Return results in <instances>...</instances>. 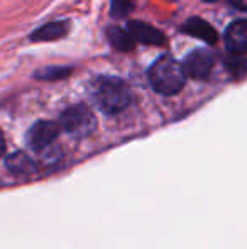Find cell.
I'll use <instances>...</instances> for the list:
<instances>
[{"label": "cell", "instance_id": "11", "mask_svg": "<svg viewBox=\"0 0 247 249\" xmlns=\"http://www.w3.org/2000/svg\"><path fill=\"white\" fill-rule=\"evenodd\" d=\"M5 164L12 173H31L34 168L31 158L26 153L19 151V153H14L10 156H7Z\"/></svg>", "mask_w": 247, "mask_h": 249}, {"label": "cell", "instance_id": "5", "mask_svg": "<svg viewBox=\"0 0 247 249\" xmlns=\"http://www.w3.org/2000/svg\"><path fill=\"white\" fill-rule=\"evenodd\" d=\"M181 65L186 76L195 80H205L210 76L215 66V54L208 50H197L188 54Z\"/></svg>", "mask_w": 247, "mask_h": 249}, {"label": "cell", "instance_id": "8", "mask_svg": "<svg viewBox=\"0 0 247 249\" xmlns=\"http://www.w3.org/2000/svg\"><path fill=\"white\" fill-rule=\"evenodd\" d=\"M181 29H183V33L198 37V39H203L205 43H208V44H215L218 39L217 31H215L214 27L207 22V20L198 19V17H191V19H188L186 22L183 24Z\"/></svg>", "mask_w": 247, "mask_h": 249}, {"label": "cell", "instance_id": "17", "mask_svg": "<svg viewBox=\"0 0 247 249\" xmlns=\"http://www.w3.org/2000/svg\"><path fill=\"white\" fill-rule=\"evenodd\" d=\"M205 2H215V0H205Z\"/></svg>", "mask_w": 247, "mask_h": 249}, {"label": "cell", "instance_id": "6", "mask_svg": "<svg viewBox=\"0 0 247 249\" xmlns=\"http://www.w3.org/2000/svg\"><path fill=\"white\" fill-rule=\"evenodd\" d=\"M225 46L234 54H246L247 53V20H237L231 24L225 31Z\"/></svg>", "mask_w": 247, "mask_h": 249}, {"label": "cell", "instance_id": "10", "mask_svg": "<svg viewBox=\"0 0 247 249\" xmlns=\"http://www.w3.org/2000/svg\"><path fill=\"white\" fill-rule=\"evenodd\" d=\"M107 36H109V41L115 50L119 51H131L134 50L135 41L132 39V36L127 33V31L120 29V27H110L107 31Z\"/></svg>", "mask_w": 247, "mask_h": 249}, {"label": "cell", "instance_id": "4", "mask_svg": "<svg viewBox=\"0 0 247 249\" xmlns=\"http://www.w3.org/2000/svg\"><path fill=\"white\" fill-rule=\"evenodd\" d=\"M60 134V124L53 121H39L27 131V146L33 151L48 149Z\"/></svg>", "mask_w": 247, "mask_h": 249}, {"label": "cell", "instance_id": "1", "mask_svg": "<svg viewBox=\"0 0 247 249\" xmlns=\"http://www.w3.org/2000/svg\"><path fill=\"white\" fill-rule=\"evenodd\" d=\"M90 97L93 104L105 114H119L132 102V93L122 80L114 76H100L90 83Z\"/></svg>", "mask_w": 247, "mask_h": 249}, {"label": "cell", "instance_id": "12", "mask_svg": "<svg viewBox=\"0 0 247 249\" xmlns=\"http://www.w3.org/2000/svg\"><path fill=\"white\" fill-rule=\"evenodd\" d=\"M69 73H71V70L65 68V66H51V68L37 71V76L41 80H61L66 75H69Z\"/></svg>", "mask_w": 247, "mask_h": 249}, {"label": "cell", "instance_id": "3", "mask_svg": "<svg viewBox=\"0 0 247 249\" xmlns=\"http://www.w3.org/2000/svg\"><path fill=\"white\" fill-rule=\"evenodd\" d=\"M60 127L75 138H86L97 129V117L86 105H73L61 114Z\"/></svg>", "mask_w": 247, "mask_h": 249}, {"label": "cell", "instance_id": "14", "mask_svg": "<svg viewBox=\"0 0 247 249\" xmlns=\"http://www.w3.org/2000/svg\"><path fill=\"white\" fill-rule=\"evenodd\" d=\"M132 9V0H112V5H110V14L114 17H124L131 12Z\"/></svg>", "mask_w": 247, "mask_h": 249}, {"label": "cell", "instance_id": "16", "mask_svg": "<svg viewBox=\"0 0 247 249\" xmlns=\"http://www.w3.org/2000/svg\"><path fill=\"white\" fill-rule=\"evenodd\" d=\"M3 151H5V139H3L2 131H0V156L3 154Z\"/></svg>", "mask_w": 247, "mask_h": 249}, {"label": "cell", "instance_id": "15", "mask_svg": "<svg viewBox=\"0 0 247 249\" xmlns=\"http://www.w3.org/2000/svg\"><path fill=\"white\" fill-rule=\"evenodd\" d=\"M231 2L234 3L235 7H239V9L247 10V0H231Z\"/></svg>", "mask_w": 247, "mask_h": 249}, {"label": "cell", "instance_id": "13", "mask_svg": "<svg viewBox=\"0 0 247 249\" xmlns=\"http://www.w3.org/2000/svg\"><path fill=\"white\" fill-rule=\"evenodd\" d=\"M227 70L234 76H244L247 73V59L241 58V54L227 59Z\"/></svg>", "mask_w": 247, "mask_h": 249}, {"label": "cell", "instance_id": "9", "mask_svg": "<svg viewBox=\"0 0 247 249\" xmlns=\"http://www.w3.org/2000/svg\"><path fill=\"white\" fill-rule=\"evenodd\" d=\"M68 31H69L68 22H49L46 26L34 31L31 34V41H36V43H39V41H44V43L46 41H56L65 37L68 34Z\"/></svg>", "mask_w": 247, "mask_h": 249}, {"label": "cell", "instance_id": "7", "mask_svg": "<svg viewBox=\"0 0 247 249\" xmlns=\"http://www.w3.org/2000/svg\"><path fill=\"white\" fill-rule=\"evenodd\" d=\"M129 34L134 41H139L142 44H152V46H161L166 43L165 34L156 27L144 22H131L129 24Z\"/></svg>", "mask_w": 247, "mask_h": 249}, {"label": "cell", "instance_id": "2", "mask_svg": "<svg viewBox=\"0 0 247 249\" xmlns=\"http://www.w3.org/2000/svg\"><path fill=\"white\" fill-rule=\"evenodd\" d=\"M149 82L158 93L175 95L185 87L186 73L181 63L173 59L171 56H163L149 70Z\"/></svg>", "mask_w": 247, "mask_h": 249}]
</instances>
